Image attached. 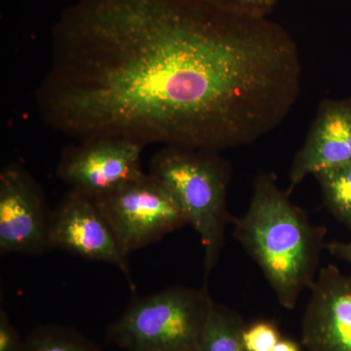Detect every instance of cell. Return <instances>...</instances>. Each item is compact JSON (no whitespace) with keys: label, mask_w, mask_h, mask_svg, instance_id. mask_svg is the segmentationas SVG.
I'll return each mask as SVG.
<instances>
[{"label":"cell","mask_w":351,"mask_h":351,"mask_svg":"<svg viewBox=\"0 0 351 351\" xmlns=\"http://www.w3.org/2000/svg\"><path fill=\"white\" fill-rule=\"evenodd\" d=\"M50 38L36 112L75 143L221 154L276 130L301 93L285 27L209 0H76Z\"/></svg>","instance_id":"obj_1"},{"label":"cell","mask_w":351,"mask_h":351,"mask_svg":"<svg viewBox=\"0 0 351 351\" xmlns=\"http://www.w3.org/2000/svg\"><path fill=\"white\" fill-rule=\"evenodd\" d=\"M233 234L262 270L279 304L294 309L311 288L326 248V228L311 223L271 174L258 175L246 213L234 221Z\"/></svg>","instance_id":"obj_2"},{"label":"cell","mask_w":351,"mask_h":351,"mask_svg":"<svg viewBox=\"0 0 351 351\" xmlns=\"http://www.w3.org/2000/svg\"><path fill=\"white\" fill-rule=\"evenodd\" d=\"M149 174L175 196L204 249V287L225 245L230 164L219 152L162 147L152 156Z\"/></svg>","instance_id":"obj_3"},{"label":"cell","mask_w":351,"mask_h":351,"mask_svg":"<svg viewBox=\"0 0 351 351\" xmlns=\"http://www.w3.org/2000/svg\"><path fill=\"white\" fill-rule=\"evenodd\" d=\"M212 304L205 287L134 298L108 326V339L125 351H196Z\"/></svg>","instance_id":"obj_4"},{"label":"cell","mask_w":351,"mask_h":351,"mask_svg":"<svg viewBox=\"0 0 351 351\" xmlns=\"http://www.w3.org/2000/svg\"><path fill=\"white\" fill-rule=\"evenodd\" d=\"M95 202L127 258L189 223L175 196L149 173Z\"/></svg>","instance_id":"obj_5"},{"label":"cell","mask_w":351,"mask_h":351,"mask_svg":"<svg viewBox=\"0 0 351 351\" xmlns=\"http://www.w3.org/2000/svg\"><path fill=\"white\" fill-rule=\"evenodd\" d=\"M144 147L121 138H96L64 147L57 176L69 189L99 199L145 174L141 167Z\"/></svg>","instance_id":"obj_6"},{"label":"cell","mask_w":351,"mask_h":351,"mask_svg":"<svg viewBox=\"0 0 351 351\" xmlns=\"http://www.w3.org/2000/svg\"><path fill=\"white\" fill-rule=\"evenodd\" d=\"M51 212L31 173L19 163L6 164L0 171V255H43Z\"/></svg>","instance_id":"obj_7"},{"label":"cell","mask_w":351,"mask_h":351,"mask_svg":"<svg viewBox=\"0 0 351 351\" xmlns=\"http://www.w3.org/2000/svg\"><path fill=\"white\" fill-rule=\"evenodd\" d=\"M48 250L110 263L129 279L128 258L120 250L114 235L92 198L69 189L51 212Z\"/></svg>","instance_id":"obj_8"},{"label":"cell","mask_w":351,"mask_h":351,"mask_svg":"<svg viewBox=\"0 0 351 351\" xmlns=\"http://www.w3.org/2000/svg\"><path fill=\"white\" fill-rule=\"evenodd\" d=\"M309 289L302 346L307 351H351V276L328 265Z\"/></svg>","instance_id":"obj_9"},{"label":"cell","mask_w":351,"mask_h":351,"mask_svg":"<svg viewBox=\"0 0 351 351\" xmlns=\"http://www.w3.org/2000/svg\"><path fill=\"white\" fill-rule=\"evenodd\" d=\"M351 162V97L321 101L289 175V193L308 175Z\"/></svg>","instance_id":"obj_10"},{"label":"cell","mask_w":351,"mask_h":351,"mask_svg":"<svg viewBox=\"0 0 351 351\" xmlns=\"http://www.w3.org/2000/svg\"><path fill=\"white\" fill-rule=\"evenodd\" d=\"M244 328L237 313L213 302L196 351H247Z\"/></svg>","instance_id":"obj_11"},{"label":"cell","mask_w":351,"mask_h":351,"mask_svg":"<svg viewBox=\"0 0 351 351\" xmlns=\"http://www.w3.org/2000/svg\"><path fill=\"white\" fill-rule=\"evenodd\" d=\"M325 206L337 221L351 230V162L313 174Z\"/></svg>","instance_id":"obj_12"},{"label":"cell","mask_w":351,"mask_h":351,"mask_svg":"<svg viewBox=\"0 0 351 351\" xmlns=\"http://www.w3.org/2000/svg\"><path fill=\"white\" fill-rule=\"evenodd\" d=\"M24 351H101L91 339L73 328L38 325L24 339Z\"/></svg>","instance_id":"obj_13"},{"label":"cell","mask_w":351,"mask_h":351,"mask_svg":"<svg viewBox=\"0 0 351 351\" xmlns=\"http://www.w3.org/2000/svg\"><path fill=\"white\" fill-rule=\"evenodd\" d=\"M242 338L247 351H271L281 335L274 323L260 321L245 327Z\"/></svg>","instance_id":"obj_14"},{"label":"cell","mask_w":351,"mask_h":351,"mask_svg":"<svg viewBox=\"0 0 351 351\" xmlns=\"http://www.w3.org/2000/svg\"><path fill=\"white\" fill-rule=\"evenodd\" d=\"M209 1L232 12L260 18H269L279 3V0H209Z\"/></svg>","instance_id":"obj_15"},{"label":"cell","mask_w":351,"mask_h":351,"mask_svg":"<svg viewBox=\"0 0 351 351\" xmlns=\"http://www.w3.org/2000/svg\"><path fill=\"white\" fill-rule=\"evenodd\" d=\"M24 339L11 322L3 306L0 307V351H24Z\"/></svg>","instance_id":"obj_16"},{"label":"cell","mask_w":351,"mask_h":351,"mask_svg":"<svg viewBox=\"0 0 351 351\" xmlns=\"http://www.w3.org/2000/svg\"><path fill=\"white\" fill-rule=\"evenodd\" d=\"M326 249L335 257L351 263V240L350 241H332L326 244Z\"/></svg>","instance_id":"obj_17"},{"label":"cell","mask_w":351,"mask_h":351,"mask_svg":"<svg viewBox=\"0 0 351 351\" xmlns=\"http://www.w3.org/2000/svg\"><path fill=\"white\" fill-rule=\"evenodd\" d=\"M271 351H301V348L297 343L291 339H281Z\"/></svg>","instance_id":"obj_18"}]
</instances>
